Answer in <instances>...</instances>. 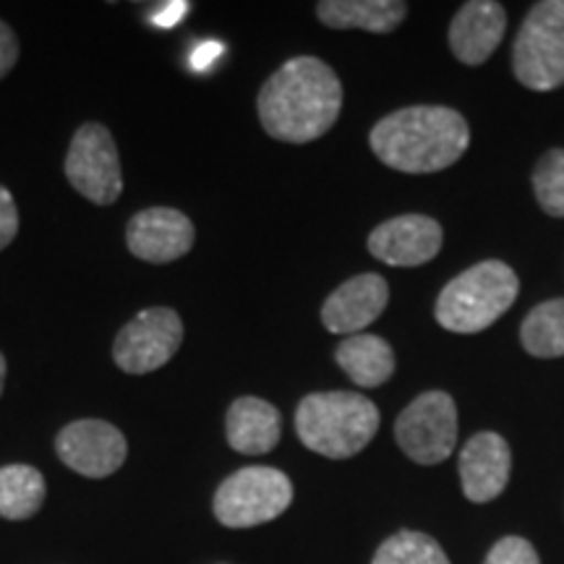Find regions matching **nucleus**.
Segmentation results:
<instances>
[{"label": "nucleus", "instance_id": "obj_7", "mask_svg": "<svg viewBox=\"0 0 564 564\" xmlns=\"http://www.w3.org/2000/svg\"><path fill=\"white\" fill-rule=\"evenodd\" d=\"M394 440L419 465H440L455 453L457 405L453 394L423 392L394 421Z\"/></svg>", "mask_w": 564, "mask_h": 564}, {"label": "nucleus", "instance_id": "obj_24", "mask_svg": "<svg viewBox=\"0 0 564 564\" xmlns=\"http://www.w3.org/2000/svg\"><path fill=\"white\" fill-rule=\"evenodd\" d=\"M19 232V212L13 204V196L9 188L0 186V251L9 246Z\"/></svg>", "mask_w": 564, "mask_h": 564}, {"label": "nucleus", "instance_id": "obj_9", "mask_svg": "<svg viewBox=\"0 0 564 564\" xmlns=\"http://www.w3.org/2000/svg\"><path fill=\"white\" fill-rule=\"evenodd\" d=\"M183 343V322L167 306L147 308L118 333L112 358L126 373H150L165 366Z\"/></svg>", "mask_w": 564, "mask_h": 564}, {"label": "nucleus", "instance_id": "obj_14", "mask_svg": "<svg viewBox=\"0 0 564 564\" xmlns=\"http://www.w3.org/2000/svg\"><path fill=\"white\" fill-rule=\"evenodd\" d=\"M390 301V285L379 274H358L343 282L324 301L322 322L335 335H361V329L377 322Z\"/></svg>", "mask_w": 564, "mask_h": 564}, {"label": "nucleus", "instance_id": "obj_13", "mask_svg": "<svg viewBox=\"0 0 564 564\" xmlns=\"http://www.w3.org/2000/svg\"><path fill=\"white\" fill-rule=\"evenodd\" d=\"M460 484L465 497L476 505H486L497 499L507 489L512 470L510 444L502 434L481 432L474 434L460 449Z\"/></svg>", "mask_w": 564, "mask_h": 564}, {"label": "nucleus", "instance_id": "obj_17", "mask_svg": "<svg viewBox=\"0 0 564 564\" xmlns=\"http://www.w3.org/2000/svg\"><path fill=\"white\" fill-rule=\"evenodd\" d=\"M316 17L333 30H366L390 34L408 17V3L400 0H322Z\"/></svg>", "mask_w": 564, "mask_h": 564}, {"label": "nucleus", "instance_id": "obj_10", "mask_svg": "<svg viewBox=\"0 0 564 564\" xmlns=\"http://www.w3.org/2000/svg\"><path fill=\"white\" fill-rule=\"evenodd\" d=\"M55 449L70 470L87 478L112 476L129 455V444H126L121 429L97 419L74 421L61 429Z\"/></svg>", "mask_w": 564, "mask_h": 564}, {"label": "nucleus", "instance_id": "obj_23", "mask_svg": "<svg viewBox=\"0 0 564 564\" xmlns=\"http://www.w3.org/2000/svg\"><path fill=\"white\" fill-rule=\"evenodd\" d=\"M484 564H541V560L531 541L520 539V535H505L491 546Z\"/></svg>", "mask_w": 564, "mask_h": 564}, {"label": "nucleus", "instance_id": "obj_5", "mask_svg": "<svg viewBox=\"0 0 564 564\" xmlns=\"http://www.w3.org/2000/svg\"><path fill=\"white\" fill-rule=\"evenodd\" d=\"M518 82L533 91L564 84V0H544L528 13L512 47Z\"/></svg>", "mask_w": 564, "mask_h": 564}, {"label": "nucleus", "instance_id": "obj_15", "mask_svg": "<svg viewBox=\"0 0 564 564\" xmlns=\"http://www.w3.org/2000/svg\"><path fill=\"white\" fill-rule=\"evenodd\" d=\"M507 32V11L494 0H470L449 24V47L465 66H481Z\"/></svg>", "mask_w": 564, "mask_h": 564}, {"label": "nucleus", "instance_id": "obj_16", "mask_svg": "<svg viewBox=\"0 0 564 564\" xmlns=\"http://www.w3.org/2000/svg\"><path fill=\"white\" fill-rule=\"evenodd\" d=\"M282 434V415L262 398H238L228 408L225 436L236 453L264 455L278 447Z\"/></svg>", "mask_w": 564, "mask_h": 564}, {"label": "nucleus", "instance_id": "obj_21", "mask_svg": "<svg viewBox=\"0 0 564 564\" xmlns=\"http://www.w3.org/2000/svg\"><path fill=\"white\" fill-rule=\"evenodd\" d=\"M371 564H449V560L432 535L398 531L377 549Z\"/></svg>", "mask_w": 564, "mask_h": 564}, {"label": "nucleus", "instance_id": "obj_11", "mask_svg": "<svg viewBox=\"0 0 564 564\" xmlns=\"http://www.w3.org/2000/svg\"><path fill=\"white\" fill-rule=\"evenodd\" d=\"M194 225L186 215L171 207H152L131 217L126 243L133 257L152 264H167L194 249Z\"/></svg>", "mask_w": 564, "mask_h": 564}, {"label": "nucleus", "instance_id": "obj_28", "mask_svg": "<svg viewBox=\"0 0 564 564\" xmlns=\"http://www.w3.org/2000/svg\"><path fill=\"white\" fill-rule=\"evenodd\" d=\"M3 384H6V358L0 352V394H3Z\"/></svg>", "mask_w": 564, "mask_h": 564}, {"label": "nucleus", "instance_id": "obj_18", "mask_svg": "<svg viewBox=\"0 0 564 564\" xmlns=\"http://www.w3.org/2000/svg\"><path fill=\"white\" fill-rule=\"evenodd\" d=\"M337 366L356 387H382L394 373V352L384 337L350 335L337 345Z\"/></svg>", "mask_w": 564, "mask_h": 564}, {"label": "nucleus", "instance_id": "obj_27", "mask_svg": "<svg viewBox=\"0 0 564 564\" xmlns=\"http://www.w3.org/2000/svg\"><path fill=\"white\" fill-rule=\"evenodd\" d=\"M225 53V47L220 42H202V45H196V51L192 53V68L194 70H209L212 63H215L220 55Z\"/></svg>", "mask_w": 564, "mask_h": 564}, {"label": "nucleus", "instance_id": "obj_26", "mask_svg": "<svg viewBox=\"0 0 564 564\" xmlns=\"http://www.w3.org/2000/svg\"><path fill=\"white\" fill-rule=\"evenodd\" d=\"M188 9H192V6L183 3V0H173V3L162 6L160 11H154L150 21L154 26H160V30H171V26H175L183 17H186Z\"/></svg>", "mask_w": 564, "mask_h": 564}, {"label": "nucleus", "instance_id": "obj_12", "mask_svg": "<svg viewBox=\"0 0 564 564\" xmlns=\"http://www.w3.org/2000/svg\"><path fill=\"white\" fill-rule=\"evenodd\" d=\"M442 225L426 215H400L371 230L369 251L390 267H421L442 249Z\"/></svg>", "mask_w": 564, "mask_h": 564}, {"label": "nucleus", "instance_id": "obj_6", "mask_svg": "<svg viewBox=\"0 0 564 564\" xmlns=\"http://www.w3.org/2000/svg\"><path fill=\"white\" fill-rule=\"evenodd\" d=\"M293 502V484L282 470L251 465L225 478L215 491V518L225 528H253L278 520Z\"/></svg>", "mask_w": 564, "mask_h": 564}, {"label": "nucleus", "instance_id": "obj_22", "mask_svg": "<svg viewBox=\"0 0 564 564\" xmlns=\"http://www.w3.org/2000/svg\"><path fill=\"white\" fill-rule=\"evenodd\" d=\"M533 192L549 217H564V150H549L535 162Z\"/></svg>", "mask_w": 564, "mask_h": 564}, {"label": "nucleus", "instance_id": "obj_25", "mask_svg": "<svg viewBox=\"0 0 564 564\" xmlns=\"http://www.w3.org/2000/svg\"><path fill=\"white\" fill-rule=\"evenodd\" d=\"M19 61V40L6 21H0V79L17 66Z\"/></svg>", "mask_w": 564, "mask_h": 564}, {"label": "nucleus", "instance_id": "obj_1", "mask_svg": "<svg viewBox=\"0 0 564 564\" xmlns=\"http://www.w3.org/2000/svg\"><path fill=\"white\" fill-rule=\"evenodd\" d=\"M343 110V84L327 63L299 55L259 91V121L272 139L306 144L333 129Z\"/></svg>", "mask_w": 564, "mask_h": 564}, {"label": "nucleus", "instance_id": "obj_4", "mask_svg": "<svg viewBox=\"0 0 564 564\" xmlns=\"http://www.w3.org/2000/svg\"><path fill=\"white\" fill-rule=\"evenodd\" d=\"M518 291L520 280L512 267L489 259L447 282V288L436 299L434 316L449 333H484L505 312H510Z\"/></svg>", "mask_w": 564, "mask_h": 564}, {"label": "nucleus", "instance_id": "obj_2", "mask_svg": "<svg viewBox=\"0 0 564 564\" xmlns=\"http://www.w3.org/2000/svg\"><path fill=\"white\" fill-rule=\"evenodd\" d=\"M371 152L400 173H440L468 152V121L453 108L415 105L390 112L371 129Z\"/></svg>", "mask_w": 564, "mask_h": 564}, {"label": "nucleus", "instance_id": "obj_3", "mask_svg": "<svg viewBox=\"0 0 564 564\" xmlns=\"http://www.w3.org/2000/svg\"><path fill=\"white\" fill-rule=\"evenodd\" d=\"M299 440L316 455L348 460L379 432V411L356 392H314L295 411Z\"/></svg>", "mask_w": 564, "mask_h": 564}, {"label": "nucleus", "instance_id": "obj_19", "mask_svg": "<svg viewBox=\"0 0 564 564\" xmlns=\"http://www.w3.org/2000/svg\"><path fill=\"white\" fill-rule=\"evenodd\" d=\"M45 502V478L32 465L0 468V514L6 520H30Z\"/></svg>", "mask_w": 564, "mask_h": 564}, {"label": "nucleus", "instance_id": "obj_8", "mask_svg": "<svg viewBox=\"0 0 564 564\" xmlns=\"http://www.w3.org/2000/svg\"><path fill=\"white\" fill-rule=\"evenodd\" d=\"M66 178L84 199L108 207L123 192L121 160L110 131L102 123H87L70 139Z\"/></svg>", "mask_w": 564, "mask_h": 564}, {"label": "nucleus", "instance_id": "obj_20", "mask_svg": "<svg viewBox=\"0 0 564 564\" xmlns=\"http://www.w3.org/2000/svg\"><path fill=\"white\" fill-rule=\"evenodd\" d=\"M520 343L535 358L564 356V299H554L531 308L520 327Z\"/></svg>", "mask_w": 564, "mask_h": 564}]
</instances>
